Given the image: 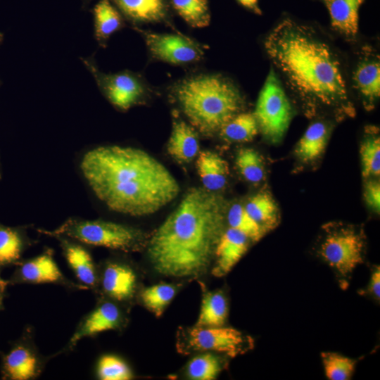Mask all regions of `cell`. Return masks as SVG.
Returning a JSON list of instances; mask_svg holds the SVG:
<instances>
[{"label": "cell", "mask_w": 380, "mask_h": 380, "mask_svg": "<svg viewBox=\"0 0 380 380\" xmlns=\"http://www.w3.org/2000/svg\"><path fill=\"white\" fill-rule=\"evenodd\" d=\"M227 313V303L224 295L220 292H208L203 297L196 326L203 327L223 326Z\"/></svg>", "instance_id": "24"}, {"label": "cell", "mask_w": 380, "mask_h": 380, "mask_svg": "<svg viewBox=\"0 0 380 380\" xmlns=\"http://www.w3.org/2000/svg\"><path fill=\"white\" fill-rule=\"evenodd\" d=\"M253 220L267 232L274 228L279 222L278 206L267 192H260L252 196L244 205Z\"/></svg>", "instance_id": "23"}, {"label": "cell", "mask_w": 380, "mask_h": 380, "mask_svg": "<svg viewBox=\"0 0 380 380\" xmlns=\"http://www.w3.org/2000/svg\"><path fill=\"white\" fill-rule=\"evenodd\" d=\"M94 374L100 380H129L134 377L129 365L122 358L113 354H104L99 357Z\"/></svg>", "instance_id": "30"}, {"label": "cell", "mask_w": 380, "mask_h": 380, "mask_svg": "<svg viewBox=\"0 0 380 380\" xmlns=\"http://www.w3.org/2000/svg\"><path fill=\"white\" fill-rule=\"evenodd\" d=\"M144 36L151 54L170 63H189L200 60L203 55L201 47L184 36L148 32Z\"/></svg>", "instance_id": "15"}, {"label": "cell", "mask_w": 380, "mask_h": 380, "mask_svg": "<svg viewBox=\"0 0 380 380\" xmlns=\"http://www.w3.org/2000/svg\"><path fill=\"white\" fill-rule=\"evenodd\" d=\"M167 150L168 153L180 163H189L199 153L198 136L193 127L178 120L172 123Z\"/></svg>", "instance_id": "19"}, {"label": "cell", "mask_w": 380, "mask_h": 380, "mask_svg": "<svg viewBox=\"0 0 380 380\" xmlns=\"http://www.w3.org/2000/svg\"><path fill=\"white\" fill-rule=\"evenodd\" d=\"M364 196L368 207L379 213L380 210V184L376 180H368L365 186Z\"/></svg>", "instance_id": "36"}, {"label": "cell", "mask_w": 380, "mask_h": 380, "mask_svg": "<svg viewBox=\"0 0 380 380\" xmlns=\"http://www.w3.org/2000/svg\"><path fill=\"white\" fill-rule=\"evenodd\" d=\"M174 8L191 26L203 27L210 22V12L206 0H171Z\"/></svg>", "instance_id": "32"}, {"label": "cell", "mask_w": 380, "mask_h": 380, "mask_svg": "<svg viewBox=\"0 0 380 380\" xmlns=\"http://www.w3.org/2000/svg\"><path fill=\"white\" fill-rule=\"evenodd\" d=\"M96 82L110 102L121 110L137 103L145 94V88L137 76L129 72L105 74L100 72L91 58L82 60Z\"/></svg>", "instance_id": "11"}, {"label": "cell", "mask_w": 380, "mask_h": 380, "mask_svg": "<svg viewBox=\"0 0 380 380\" xmlns=\"http://www.w3.org/2000/svg\"><path fill=\"white\" fill-rule=\"evenodd\" d=\"M18 284H52L71 291L85 290L78 283L68 279L58 266L51 250H46L34 258L21 261L13 275Z\"/></svg>", "instance_id": "14"}, {"label": "cell", "mask_w": 380, "mask_h": 380, "mask_svg": "<svg viewBox=\"0 0 380 380\" xmlns=\"http://www.w3.org/2000/svg\"><path fill=\"white\" fill-rule=\"evenodd\" d=\"M176 290L174 286L160 284L144 289L140 296L144 305L159 317L173 299Z\"/></svg>", "instance_id": "34"}, {"label": "cell", "mask_w": 380, "mask_h": 380, "mask_svg": "<svg viewBox=\"0 0 380 380\" xmlns=\"http://www.w3.org/2000/svg\"><path fill=\"white\" fill-rule=\"evenodd\" d=\"M123 322L124 315L118 303L99 298L94 308L80 319L65 346L55 355L72 352L81 340L118 329Z\"/></svg>", "instance_id": "13"}, {"label": "cell", "mask_w": 380, "mask_h": 380, "mask_svg": "<svg viewBox=\"0 0 380 380\" xmlns=\"http://www.w3.org/2000/svg\"><path fill=\"white\" fill-rule=\"evenodd\" d=\"M253 113L241 112L227 122L219 131L220 137L229 142H248L258 132Z\"/></svg>", "instance_id": "26"}, {"label": "cell", "mask_w": 380, "mask_h": 380, "mask_svg": "<svg viewBox=\"0 0 380 380\" xmlns=\"http://www.w3.org/2000/svg\"><path fill=\"white\" fill-rule=\"evenodd\" d=\"M241 6L253 13L260 15L262 11L258 5V0H236Z\"/></svg>", "instance_id": "38"}, {"label": "cell", "mask_w": 380, "mask_h": 380, "mask_svg": "<svg viewBox=\"0 0 380 380\" xmlns=\"http://www.w3.org/2000/svg\"><path fill=\"white\" fill-rule=\"evenodd\" d=\"M226 218L230 228L243 234L250 241H258L266 233L248 214L244 205L239 203L230 207Z\"/></svg>", "instance_id": "29"}, {"label": "cell", "mask_w": 380, "mask_h": 380, "mask_svg": "<svg viewBox=\"0 0 380 380\" xmlns=\"http://www.w3.org/2000/svg\"><path fill=\"white\" fill-rule=\"evenodd\" d=\"M52 357L41 353L34 341L33 328L30 327L4 356V376L11 380L37 379Z\"/></svg>", "instance_id": "9"}, {"label": "cell", "mask_w": 380, "mask_h": 380, "mask_svg": "<svg viewBox=\"0 0 380 380\" xmlns=\"http://www.w3.org/2000/svg\"><path fill=\"white\" fill-rule=\"evenodd\" d=\"M196 168L205 189L216 192L226 185L229 173V166L227 161L217 153L208 150L199 151Z\"/></svg>", "instance_id": "20"}, {"label": "cell", "mask_w": 380, "mask_h": 380, "mask_svg": "<svg viewBox=\"0 0 380 380\" xmlns=\"http://www.w3.org/2000/svg\"><path fill=\"white\" fill-rule=\"evenodd\" d=\"M326 376L330 380H348L355 369L356 360L334 352L321 353Z\"/></svg>", "instance_id": "33"}, {"label": "cell", "mask_w": 380, "mask_h": 380, "mask_svg": "<svg viewBox=\"0 0 380 380\" xmlns=\"http://www.w3.org/2000/svg\"><path fill=\"white\" fill-rule=\"evenodd\" d=\"M348 75L350 89H353L367 110L374 108L380 96V58L370 46H362Z\"/></svg>", "instance_id": "10"}, {"label": "cell", "mask_w": 380, "mask_h": 380, "mask_svg": "<svg viewBox=\"0 0 380 380\" xmlns=\"http://www.w3.org/2000/svg\"><path fill=\"white\" fill-rule=\"evenodd\" d=\"M252 343L250 337L232 327L196 326L179 338L178 348L185 353L213 350L235 357L251 348Z\"/></svg>", "instance_id": "8"}, {"label": "cell", "mask_w": 380, "mask_h": 380, "mask_svg": "<svg viewBox=\"0 0 380 380\" xmlns=\"http://www.w3.org/2000/svg\"><path fill=\"white\" fill-rule=\"evenodd\" d=\"M137 276L129 264L108 260L97 265V281L93 291L98 298H105L116 303L130 300L135 294Z\"/></svg>", "instance_id": "12"}, {"label": "cell", "mask_w": 380, "mask_h": 380, "mask_svg": "<svg viewBox=\"0 0 380 380\" xmlns=\"http://www.w3.org/2000/svg\"><path fill=\"white\" fill-rule=\"evenodd\" d=\"M235 163L239 173L246 181L258 184L264 179L265 168L263 159L253 148H241L236 154Z\"/></svg>", "instance_id": "31"}, {"label": "cell", "mask_w": 380, "mask_h": 380, "mask_svg": "<svg viewBox=\"0 0 380 380\" xmlns=\"http://www.w3.org/2000/svg\"><path fill=\"white\" fill-rule=\"evenodd\" d=\"M368 290L371 294L376 298L379 300L380 298V267H376L373 270L369 283Z\"/></svg>", "instance_id": "37"}, {"label": "cell", "mask_w": 380, "mask_h": 380, "mask_svg": "<svg viewBox=\"0 0 380 380\" xmlns=\"http://www.w3.org/2000/svg\"><path fill=\"white\" fill-rule=\"evenodd\" d=\"M362 175L365 178L377 177L380 174V138L376 128L367 130L360 146Z\"/></svg>", "instance_id": "27"}, {"label": "cell", "mask_w": 380, "mask_h": 380, "mask_svg": "<svg viewBox=\"0 0 380 380\" xmlns=\"http://www.w3.org/2000/svg\"><path fill=\"white\" fill-rule=\"evenodd\" d=\"M26 244L20 231L0 225V266L18 262Z\"/></svg>", "instance_id": "28"}, {"label": "cell", "mask_w": 380, "mask_h": 380, "mask_svg": "<svg viewBox=\"0 0 380 380\" xmlns=\"http://www.w3.org/2000/svg\"><path fill=\"white\" fill-rule=\"evenodd\" d=\"M3 39H4V34L2 32H0V45L2 43Z\"/></svg>", "instance_id": "40"}, {"label": "cell", "mask_w": 380, "mask_h": 380, "mask_svg": "<svg viewBox=\"0 0 380 380\" xmlns=\"http://www.w3.org/2000/svg\"><path fill=\"white\" fill-rule=\"evenodd\" d=\"M95 37L104 45L109 37L122 27L121 15L109 0H101L94 8Z\"/></svg>", "instance_id": "25"}, {"label": "cell", "mask_w": 380, "mask_h": 380, "mask_svg": "<svg viewBox=\"0 0 380 380\" xmlns=\"http://www.w3.org/2000/svg\"><path fill=\"white\" fill-rule=\"evenodd\" d=\"M272 68L304 113L355 115L348 72L333 44L312 25L281 20L264 41Z\"/></svg>", "instance_id": "1"}, {"label": "cell", "mask_w": 380, "mask_h": 380, "mask_svg": "<svg viewBox=\"0 0 380 380\" xmlns=\"http://www.w3.org/2000/svg\"><path fill=\"white\" fill-rule=\"evenodd\" d=\"M330 129L323 121L312 122L298 141L295 153L303 162H310L319 158L325 149Z\"/></svg>", "instance_id": "21"}, {"label": "cell", "mask_w": 380, "mask_h": 380, "mask_svg": "<svg viewBox=\"0 0 380 380\" xmlns=\"http://www.w3.org/2000/svg\"><path fill=\"white\" fill-rule=\"evenodd\" d=\"M83 176L110 210L134 217L153 214L177 198L179 185L159 160L134 147L103 146L87 152Z\"/></svg>", "instance_id": "2"}, {"label": "cell", "mask_w": 380, "mask_h": 380, "mask_svg": "<svg viewBox=\"0 0 380 380\" xmlns=\"http://www.w3.org/2000/svg\"><path fill=\"white\" fill-rule=\"evenodd\" d=\"M365 239L360 230L343 224H330L319 248L322 260L339 275L347 277L363 262Z\"/></svg>", "instance_id": "7"}, {"label": "cell", "mask_w": 380, "mask_h": 380, "mask_svg": "<svg viewBox=\"0 0 380 380\" xmlns=\"http://www.w3.org/2000/svg\"><path fill=\"white\" fill-rule=\"evenodd\" d=\"M174 94L191 124L205 135L219 132L245 103L238 87L220 75L186 78L174 87Z\"/></svg>", "instance_id": "4"}, {"label": "cell", "mask_w": 380, "mask_h": 380, "mask_svg": "<svg viewBox=\"0 0 380 380\" xmlns=\"http://www.w3.org/2000/svg\"><path fill=\"white\" fill-rule=\"evenodd\" d=\"M327 8L331 28L344 39L355 41L359 10L365 0H316Z\"/></svg>", "instance_id": "17"}, {"label": "cell", "mask_w": 380, "mask_h": 380, "mask_svg": "<svg viewBox=\"0 0 380 380\" xmlns=\"http://www.w3.org/2000/svg\"><path fill=\"white\" fill-rule=\"evenodd\" d=\"M249 241L243 234L230 227L224 231L215 248L212 274L220 277L229 272L246 252Z\"/></svg>", "instance_id": "18"}, {"label": "cell", "mask_w": 380, "mask_h": 380, "mask_svg": "<svg viewBox=\"0 0 380 380\" xmlns=\"http://www.w3.org/2000/svg\"><path fill=\"white\" fill-rule=\"evenodd\" d=\"M1 297L0 296V308H1Z\"/></svg>", "instance_id": "41"}, {"label": "cell", "mask_w": 380, "mask_h": 380, "mask_svg": "<svg viewBox=\"0 0 380 380\" xmlns=\"http://www.w3.org/2000/svg\"><path fill=\"white\" fill-rule=\"evenodd\" d=\"M130 20L137 23L160 22L165 18V0H112Z\"/></svg>", "instance_id": "22"}, {"label": "cell", "mask_w": 380, "mask_h": 380, "mask_svg": "<svg viewBox=\"0 0 380 380\" xmlns=\"http://www.w3.org/2000/svg\"><path fill=\"white\" fill-rule=\"evenodd\" d=\"M63 254L77 283L85 290L94 291L97 281V265L83 243L71 239L58 236Z\"/></svg>", "instance_id": "16"}, {"label": "cell", "mask_w": 380, "mask_h": 380, "mask_svg": "<svg viewBox=\"0 0 380 380\" xmlns=\"http://www.w3.org/2000/svg\"><path fill=\"white\" fill-rule=\"evenodd\" d=\"M6 282L0 277V289L3 291L6 287Z\"/></svg>", "instance_id": "39"}, {"label": "cell", "mask_w": 380, "mask_h": 380, "mask_svg": "<svg viewBox=\"0 0 380 380\" xmlns=\"http://www.w3.org/2000/svg\"><path fill=\"white\" fill-rule=\"evenodd\" d=\"M51 237L64 236L84 245L101 246L131 252L139 251L146 242V235L132 226L103 220L70 218L53 230L39 229Z\"/></svg>", "instance_id": "5"}, {"label": "cell", "mask_w": 380, "mask_h": 380, "mask_svg": "<svg viewBox=\"0 0 380 380\" xmlns=\"http://www.w3.org/2000/svg\"><path fill=\"white\" fill-rule=\"evenodd\" d=\"M265 138L278 143L286 134L293 116V108L279 76L271 68L259 94L253 113Z\"/></svg>", "instance_id": "6"}, {"label": "cell", "mask_w": 380, "mask_h": 380, "mask_svg": "<svg viewBox=\"0 0 380 380\" xmlns=\"http://www.w3.org/2000/svg\"><path fill=\"white\" fill-rule=\"evenodd\" d=\"M226 215L221 195L201 187L189 189L147 243L155 270L174 277L203 274L215 256Z\"/></svg>", "instance_id": "3"}, {"label": "cell", "mask_w": 380, "mask_h": 380, "mask_svg": "<svg viewBox=\"0 0 380 380\" xmlns=\"http://www.w3.org/2000/svg\"><path fill=\"white\" fill-rule=\"evenodd\" d=\"M220 358L211 353L194 357L188 364L187 374L194 380H213L222 370Z\"/></svg>", "instance_id": "35"}]
</instances>
